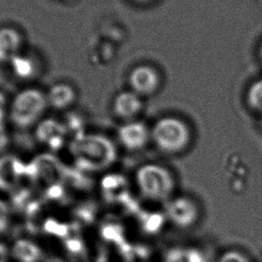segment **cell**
Wrapping results in <instances>:
<instances>
[{
  "mask_svg": "<svg viewBox=\"0 0 262 262\" xmlns=\"http://www.w3.org/2000/svg\"><path fill=\"white\" fill-rule=\"evenodd\" d=\"M71 154L79 167L90 171L106 170L115 164L118 151L114 143L101 134H83L74 139Z\"/></svg>",
  "mask_w": 262,
  "mask_h": 262,
  "instance_id": "1",
  "label": "cell"
},
{
  "mask_svg": "<svg viewBox=\"0 0 262 262\" xmlns=\"http://www.w3.org/2000/svg\"><path fill=\"white\" fill-rule=\"evenodd\" d=\"M49 106L47 95L36 88L18 92L8 108V117L15 127L29 128L40 122Z\"/></svg>",
  "mask_w": 262,
  "mask_h": 262,
  "instance_id": "2",
  "label": "cell"
},
{
  "mask_svg": "<svg viewBox=\"0 0 262 262\" xmlns=\"http://www.w3.org/2000/svg\"><path fill=\"white\" fill-rule=\"evenodd\" d=\"M151 140L157 148L169 155L182 153L191 141V131L184 120L164 117L151 127Z\"/></svg>",
  "mask_w": 262,
  "mask_h": 262,
  "instance_id": "3",
  "label": "cell"
},
{
  "mask_svg": "<svg viewBox=\"0 0 262 262\" xmlns=\"http://www.w3.org/2000/svg\"><path fill=\"white\" fill-rule=\"evenodd\" d=\"M136 183L145 199L155 202L169 201L175 189V179L167 168L159 164L143 165L136 172Z\"/></svg>",
  "mask_w": 262,
  "mask_h": 262,
  "instance_id": "4",
  "label": "cell"
},
{
  "mask_svg": "<svg viewBox=\"0 0 262 262\" xmlns=\"http://www.w3.org/2000/svg\"><path fill=\"white\" fill-rule=\"evenodd\" d=\"M127 82L131 91L145 98L153 96L160 90L162 77L152 66L139 65L131 70Z\"/></svg>",
  "mask_w": 262,
  "mask_h": 262,
  "instance_id": "5",
  "label": "cell"
},
{
  "mask_svg": "<svg viewBox=\"0 0 262 262\" xmlns=\"http://www.w3.org/2000/svg\"><path fill=\"white\" fill-rule=\"evenodd\" d=\"M118 139L128 151H139L151 140V128L140 120L124 122L118 130Z\"/></svg>",
  "mask_w": 262,
  "mask_h": 262,
  "instance_id": "6",
  "label": "cell"
},
{
  "mask_svg": "<svg viewBox=\"0 0 262 262\" xmlns=\"http://www.w3.org/2000/svg\"><path fill=\"white\" fill-rule=\"evenodd\" d=\"M130 89L119 93L113 99L114 115L125 122L137 120L144 109V100Z\"/></svg>",
  "mask_w": 262,
  "mask_h": 262,
  "instance_id": "7",
  "label": "cell"
},
{
  "mask_svg": "<svg viewBox=\"0 0 262 262\" xmlns=\"http://www.w3.org/2000/svg\"><path fill=\"white\" fill-rule=\"evenodd\" d=\"M168 219L179 227H189L199 219L196 205L188 198H177L168 204L166 208Z\"/></svg>",
  "mask_w": 262,
  "mask_h": 262,
  "instance_id": "8",
  "label": "cell"
},
{
  "mask_svg": "<svg viewBox=\"0 0 262 262\" xmlns=\"http://www.w3.org/2000/svg\"><path fill=\"white\" fill-rule=\"evenodd\" d=\"M24 40L22 33L10 26L0 28V63H10L21 53Z\"/></svg>",
  "mask_w": 262,
  "mask_h": 262,
  "instance_id": "9",
  "label": "cell"
},
{
  "mask_svg": "<svg viewBox=\"0 0 262 262\" xmlns=\"http://www.w3.org/2000/svg\"><path fill=\"white\" fill-rule=\"evenodd\" d=\"M66 134V128L58 120L53 119L40 120L37 124L36 138L39 142L47 147L56 148L61 146Z\"/></svg>",
  "mask_w": 262,
  "mask_h": 262,
  "instance_id": "10",
  "label": "cell"
},
{
  "mask_svg": "<svg viewBox=\"0 0 262 262\" xmlns=\"http://www.w3.org/2000/svg\"><path fill=\"white\" fill-rule=\"evenodd\" d=\"M46 95L49 106L58 111L69 109L77 100L75 88L64 82L53 84L46 93Z\"/></svg>",
  "mask_w": 262,
  "mask_h": 262,
  "instance_id": "11",
  "label": "cell"
},
{
  "mask_svg": "<svg viewBox=\"0 0 262 262\" xmlns=\"http://www.w3.org/2000/svg\"><path fill=\"white\" fill-rule=\"evenodd\" d=\"M23 166L14 157H0V189H13L22 176Z\"/></svg>",
  "mask_w": 262,
  "mask_h": 262,
  "instance_id": "12",
  "label": "cell"
},
{
  "mask_svg": "<svg viewBox=\"0 0 262 262\" xmlns=\"http://www.w3.org/2000/svg\"><path fill=\"white\" fill-rule=\"evenodd\" d=\"M11 252L17 262H39L42 257L40 248L33 241L27 239L16 240Z\"/></svg>",
  "mask_w": 262,
  "mask_h": 262,
  "instance_id": "13",
  "label": "cell"
},
{
  "mask_svg": "<svg viewBox=\"0 0 262 262\" xmlns=\"http://www.w3.org/2000/svg\"><path fill=\"white\" fill-rule=\"evenodd\" d=\"M9 65L15 76L21 79H30L34 76L36 66L32 58L22 53L13 58Z\"/></svg>",
  "mask_w": 262,
  "mask_h": 262,
  "instance_id": "14",
  "label": "cell"
},
{
  "mask_svg": "<svg viewBox=\"0 0 262 262\" xmlns=\"http://www.w3.org/2000/svg\"><path fill=\"white\" fill-rule=\"evenodd\" d=\"M10 219V208L3 200L0 199V236L8 231Z\"/></svg>",
  "mask_w": 262,
  "mask_h": 262,
  "instance_id": "15",
  "label": "cell"
},
{
  "mask_svg": "<svg viewBox=\"0 0 262 262\" xmlns=\"http://www.w3.org/2000/svg\"><path fill=\"white\" fill-rule=\"evenodd\" d=\"M9 145V135L4 123H0V155L4 153Z\"/></svg>",
  "mask_w": 262,
  "mask_h": 262,
  "instance_id": "16",
  "label": "cell"
},
{
  "mask_svg": "<svg viewBox=\"0 0 262 262\" xmlns=\"http://www.w3.org/2000/svg\"><path fill=\"white\" fill-rule=\"evenodd\" d=\"M8 98L3 92L0 91V123H3L5 118L8 115Z\"/></svg>",
  "mask_w": 262,
  "mask_h": 262,
  "instance_id": "17",
  "label": "cell"
},
{
  "mask_svg": "<svg viewBox=\"0 0 262 262\" xmlns=\"http://www.w3.org/2000/svg\"><path fill=\"white\" fill-rule=\"evenodd\" d=\"M8 249L5 247L4 245L0 244V262L7 261V258H8Z\"/></svg>",
  "mask_w": 262,
  "mask_h": 262,
  "instance_id": "18",
  "label": "cell"
},
{
  "mask_svg": "<svg viewBox=\"0 0 262 262\" xmlns=\"http://www.w3.org/2000/svg\"><path fill=\"white\" fill-rule=\"evenodd\" d=\"M133 3L139 5V6H147V5L152 4L156 2L157 0H131Z\"/></svg>",
  "mask_w": 262,
  "mask_h": 262,
  "instance_id": "19",
  "label": "cell"
},
{
  "mask_svg": "<svg viewBox=\"0 0 262 262\" xmlns=\"http://www.w3.org/2000/svg\"><path fill=\"white\" fill-rule=\"evenodd\" d=\"M230 255H231V257H232L233 262H247L245 260V258H243L242 256H240V254H237V253H231Z\"/></svg>",
  "mask_w": 262,
  "mask_h": 262,
  "instance_id": "20",
  "label": "cell"
},
{
  "mask_svg": "<svg viewBox=\"0 0 262 262\" xmlns=\"http://www.w3.org/2000/svg\"><path fill=\"white\" fill-rule=\"evenodd\" d=\"M261 54H262V49H261Z\"/></svg>",
  "mask_w": 262,
  "mask_h": 262,
  "instance_id": "21",
  "label": "cell"
}]
</instances>
